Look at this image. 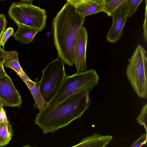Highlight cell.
<instances>
[{"label":"cell","instance_id":"16","mask_svg":"<svg viewBox=\"0 0 147 147\" xmlns=\"http://www.w3.org/2000/svg\"><path fill=\"white\" fill-rule=\"evenodd\" d=\"M127 0H104V7L103 12L108 16L116 9L125 3Z\"/></svg>","mask_w":147,"mask_h":147},{"label":"cell","instance_id":"28","mask_svg":"<svg viewBox=\"0 0 147 147\" xmlns=\"http://www.w3.org/2000/svg\"><path fill=\"white\" fill-rule=\"evenodd\" d=\"M3 0H0V1H3Z\"/></svg>","mask_w":147,"mask_h":147},{"label":"cell","instance_id":"21","mask_svg":"<svg viewBox=\"0 0 147 147\" xmlns=\"http://www.w3.org/2000/svg\"><path fill=\"white\" fill-rule=\"evenodd\" d=\"M7 21L5 15L0 14V39L6 29Z\"/></svg>","mask_w":147,"mask_h":147},{"label":"cell","instance_id":"18","mask_svg":"<svg viewBox=\"0 0 147 147\" xmlns=\"http://www.w3.org/2000/svg\"><path fill=\"white\" fill-rule=\"evenodd\" d=\"M147 104L143 107L140 113L136 118L138 123L145 129L146 133L147 131Z\"/></svg>","mask_w":147,"mask_h":147},{"label":"cell","instance_id":"2","mask_svg":"<svg viewBox=\"0 0 147 147\" xmlns=\"http://www.w3.org/2000/svg\"><path fill=\"white\" fill-rule=\"evenodd\" d=\"M85 18L67 2L52 22L53 42L59 58L71 66L74 64L73 46L75 37L78 30L84 24Z\"/></svg>","mask_w":147,"mask_h":147},{"label":"cell","instance_id":"11","mask_svg":"<svg viewBox=\"0 0 147 147\" xmlns=\"http://www.w3.org/2000/svg\"><path fill=\"white\" fill-rule=\"evenodd\" d=\"M113 138L111 135L102 136L96 133L87 136L72 147H104L108 145Z\"/></svg>","mask_w":147,"mask_h":147},{"label":"cell","instance_id":"8","mask_svg":"<svg viewBox=\"0 0 147 147\" xmlns=\"http://www.w3.org/2000/svg\"><path fill=\"white\" fill-rule=\"evenodd\" d=\"M0 102L3 106L10 107H19L22 102L19 92L7 74L0 79Z\"/></svg>","mask_w":147,"mask_h":147},{"label":"cell","instance_id":"13","mask_svg":"<svg viewBox=\"0 0 147 147\" xmlns=\"http://www.w3.org/2000/svg\"><path fill=\"white\" fill-rule=\"evenodd\" d=\"M17 26V30L13 36L16 40L23 44H28L32 42L39 32L38 30L25 25L19 24Z\"/></svg>","mask_w":147,"mask_h":147},{"label":"cell","instance_id":"15","mask_svg":"<svg viewBox=\"0 0 147 147\" xmlns=\"http://www.w3.org/2000/svg\"><path fill=\"white\" fill-rule=\"evenodd\" d=\"M6 56L3 64V67H7L14 70L19 76L25 72L20 66L18 58V52L16 51H5Z\"/></svg>","mask_w":147,"mask_h":147},{"label":"cell","instance_id":"19","mask_svg":"<svg viewBox=\"0 0 147 147\" xmlns=\"http://www.w3.org/2000/svg\"><path fill=\"white\" fill-rule=\"evenodd\" d=\"M13 33V28L9 27L6 29L0 39V47L2 46L3 49L5 43Z\"/></svg>","mask_w":147,"mask_h":147},{"label":"cell","instance_id":"22","mask_svg":"<svg viewBox=\"0 0 147 147\" xmlns=\"http://www.w3.org/2000/svg\"><path fill=\"white\" fill-rule=\"evenodd\" d=\"M76 8L94 0H66Z\"/></svg>","mask_w":147,"mask_h":147},{"label":"cell","instance_id":"20","mask_svg":"<svg viewBox=\"0 0 147 147\" xmlns=\"http://www.w3.org/2000/svg\"><path fill=\"white\" fill-rule=\"evenodd\" d=\"M147 134L146 133L142 134L133 143L130 147H141L147 143Z\"/></svg>","mask_w":147,"mask_h":147},{"label":"cell","instance_id":"5","mask_svg":"<svg viewBox=\"0 0 147 147\" xmlns=\"http://www.w3.org/2000/svg\"><path fill=\"white\" fill-rule=\"evenodd\" d=\"M10 18L17 25H25L41 32L45 28L47 16L44 9L32 4L19 1L12 3L9 9Z\"/></svg>","mask_w":147,"mask_h":147},{"label":"cell","instance_id":"17","mask_svg":"<svg viewBox=\"0 0 147 147\" xmlns=\"http://www.w3.org/2000/svg\"><path fill=\"white\" fill-rule=\"evenodd\" d=\"M144 0H127L125 2L128 18L131 17Z\"/></svg>","mask_w":147,"mask_h":147},{"label":"cell","instance_id":"9","mask_svg":"<svg viewBox=\"0 0 147 147\" xmlns=\"http://www.w3.org/2000/svg\"><path fill=\"white\" fill-rule=\"evenodd\" d=\"M113 22L106 36L107 40L115 43L119 40L123 32L127 14L125 3L114 11L111 14Z\"/></svg>","mask_w":147,"mask_h":147},{"label":"cell","instance_id":"26","mask_svg":"<svg viewBox=\"0 0 147 147\" xmlns=\"http://www.w3.org/2000/svg\"><path fill=\"white\" fill-rule=\"evenodd\" d=\"M34 0H21V2L32 4Z\"/></svg>","mask_w":147,"mask_h":147},{"label":"cell","instance_id":"25","mask_svg":"<svg viewBox=\"0 0 147 147\" xmlns=\"http://www.w3.org/2000/svg\"><path fill=\"white\" fill-rule=\"evenodd\" d=\"M6 74L3 65H0V79L3 77Z\"/></svg>","mask_w":147,"mask_h":147},{"label":"cell","instance_id":"7","mask_svg":"<svg viewBox=\"0 0 147 147\" xmlns=\"http://www.w3.org/2000/svg\"><path fill=\"white\" fill-rule=\"evenodd\" d=\"M88 35L87 30L81 26L76 34L73 46V55L76 72L87 70L86 48Z\"/></svg>","mask_w":147,"mask_h":147},{"label":"cell","instance_id":"12","mask_svg":"<svg viewBox=\"0 0 147 147\" xmlns=\"http://www.w3.org/2000/svg\"><path fill=\"white\" fill-rule=\"evenodd\" d=\"M13 135L12 125L3 108L0 115V146H5L8 144Z\"/></svg>","mask_w":147,"mask_h":147},{"label":"cell","instance_id":"3","mask_svg":"<svg viewBox=\"0 0 147 147\" xmlns=\"http://www.w3.org/2000/svg\"><path fill=\"white\" fill-rule=\"evenodd\" d=\"M99 79L96 71L93 69L66 75L58 92L47 104L55 106L76 93L89 92L98 84Z\"/></svg>","mask_w":147,"mask_h":147},{"label":"cell","instance_id":"24","mask_svg":"<svg viewBox=\"0 0 147 147\" xmlns=\"http://www.w3.org/2000/svg\"><path fill=\"white\" fill-rule=\"evenodd\" d=\"M5 56V51L0 47V65H3Z\"/></svg>","mask_w":147,"mask_h":147},{"label":"cell","instance_id":"10","mask_svg":"<svg viewBox=\"0 0 147 147\" xmlns=\"http://www.w3.org/2000/svg\"><path fill=\"white\" fill-rule=\"evenodd\" d=\"M20 77L30 90L37 108L40 111H42L47 103L44 100L41 94L40 89V81L34 82L25 74Z\"/></svg>","mask_w":147,"mask_h":147},{"label":"cell","instance_id":"1","mask_svg":"<svg viewBox=\"0 0 147 147\" xmlns=\"http://www.w3.org/2000/svg\"><path fill=\"white\" fill-rule=\"evenodd\" d=\"M89 93L83 91L76 93L55 106L47 104L36 116L35 124L45 134L54 133L67 126L81 118L88 108L91 103Z\"/></svg>","mask_w":147,"mask_h":147},{"label":"cell","instance_id":"23","mask_svg":"<svg viewBox=\"0 0 147 147\" xmlns=\"http://www.w3.org/2000/svg\"><path fill=\"white\" fill-rule=\"evenodd\" d=\"M147 0H146V10L145 13V18L143 24V36L144 41L147 42Z\"/></svg>","mask_w":147,"mask_h":147},{"label":"cell","instance_id":"6","mask_svg":"<svg viewBox=\"0 0 147 147\" xmlns=\"http://www.w3.org/2000/svg\"><path fill=\"white\" fill-rule=\"evenodd\" d=\"M65 63L58 57L49 62L42 71L40 89L44 100L47 104L58 92L66 75Z\"/></svg>","mask_w":147,"mask_h":147},{"label":"cell","instance_id":"27","mask_svg":"<svg viewBox=\"0 0 147 147\" xmlns=\"http://www.w3.org/2000/svg\"><path fill=\"white\" fill-rule=\"evenodd\" d=\"M3 106L2 105L1 103L0 102V115L1 114L2 110L3 108Z\"/></svg>","mask_w":147,"mask_h":147},{"label":"cell","instance_id":"4","mask_svg":"<svg viewBox=\"0 0 147 147\" xmlns=\"http://www.w3.org/2000/svg\"><path fill=\"white\" fill-rule=\"evenodd\" d=\"M147 55L146 51L138 45L128 60L126 71L127 78L138 96H147Z\"/></svg>","mask_w":147,"mask_h":147},{"label":"cell","instance_id":"14","mask_svg":"<svg viewBox=\"0 0 147 147\" xmlns=\"http://www.w3.org/2000/svg\"><path fill=\"white\" fill-rule=\"evenodd\" d=\"M104 7V0H94L76 8L80 16L85 17L103 11Z\"/></svg>","mask_w":147,"mask_h":147}]
</instances>
